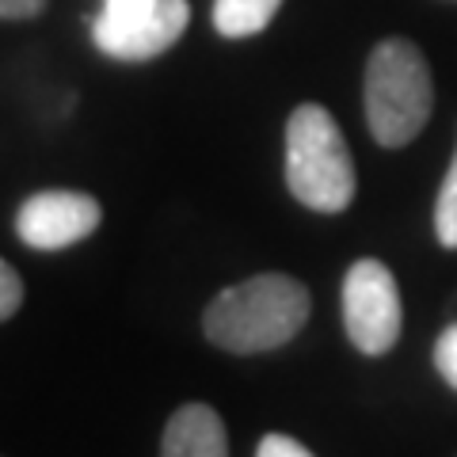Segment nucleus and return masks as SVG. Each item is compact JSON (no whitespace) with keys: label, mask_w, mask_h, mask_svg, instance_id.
<instances>
[{"label":"nucleus","mask_w":457,"mask_h":457,"mask_svg":"<svg viewBox=\"0 0 457 457\" xmlns=\"http://www.w3.org/2000/svg\"><path fill=\"white\" fill-rule=\"evenodd\" d=\"M366 126L378 145L400 149L416 141L435 111V80L423 50L408 38H385L366 62Z\"/></svg>","instance_id":"f03ea898"},{"label":"nucleus","mask_w":457,"mask_h":457,"mask_svg":"<svg viewBox=\"0 0 457 457\" xmlns=\"http://www.w3.org/2000/svg\"><path fill=\"white\" fill-rule=\"evenodd\" d=\"M282 0H213V27L225 38H252L275 20Z\"/></svg>","instance_id":"6e6552de"},{"label":"nucleus","mask_w":457,"mask_h":457,"mask_svg":"<svg viewBox=\"0 0 457 457\" xmlns=\"http://www.w3.org/2000/svg\"><path fill=\"white\" fill-rule=\"evenodd\" d=\"M343 328L362 354H385L396 347L404 309L393 270L381 260H359L343 278Z\"/></svg>","instance_id":"20e7f679"},{"label":"nucleus","mask_w":457,"mask_h":457,"mask_svg":"<svg viewBox=\"0 0 457 457\" xmlns=\"http://www.w3.org/2000/svg\"><path fill=\"white\" fill-rule=\"evenodd\" d=\"M20 305H23V278L16 275V267L0 260V320L16 317Z\"/></svg>","instance_id":"f8f14e48"},{"label":"nucleus","mask_w":457,"mask_h":457,"mask_svg":"<svg viewBox=\"0 0 457 457\" xmlns=\"http://www.w3.org/2000/svg\"><path fill=\"white\" fill-rule=\"evenodd\" d=\"M161 0H104V12L96 16V23L107 27H134L141 20H149Z\"/></svg>","instance_id":"9d476101"},{"label":"nucleus","mask_w":457,"mask_h":457,"mask_svg":"<svg viewBox=\"0 0 457 457\" xmlns=\"http://www.w3.org/2000/svg\"><path fill=\"white\" fill-rule=\"evenodd\" d=\"M435 237L442 248H457V149H453V161L446 168V179H442V191L435 203Z\"/></svg>","instance_id":"1a4fd4ad"},{"label":"nucleus","mask_w":457,"mask_h":457,"mask_svg":"<svg viewBox=\"0 0 457 457\" xmlns=\"http://www.w3.org/2000/svg\"><path fill=\"white\" fill-rule=\"evenodd\" d=\"M104 210L92 195L84 191H38L31 195L16 213V233L27 248L35 252H62L73 248L77 240L92 237Z\"/></svg>","instance_id":"39448f33"},{"label":"nucleus","mask_w":457,"mask_h":457,"mask_svg":"<svg viewBox=\"0 0 457 457\" xmlns=\"http://www.w3.org/2000/svg\"><path fill=\"white\" fill-rule=\"evenodd\" d=\"M354 161L343 130L320 104H302L286 122V187L302 206L339 213L354 198Z\"/></svg>","instance_id":"7ed1b4c3"},{"label":"nucleus","mask_w":457,"mask_h":457,"mask_svg":"<svg viewBox=\"0 0 457 457\" xmlns=\"http://www.w3.org/2000/svg\"><path fill=\"white\" fill-rule=\"evenodd\" d=\"M435 366H438L442 381H446L450 389H457V324H450L446 332L438 336V343H435Z\"/></svg>","instance_id":"9b49d317"},{"label":"nucleus","mask_w":457,"mask_h":457,"mask_svg":"<svg viewBox=\"0 0 457 457\" xmlns=\"http://www.w3.org/2000/svg\"><path fill=\"white\" fill-rule=\"evenodd\" d=\"M309 290L290 275H255L206 305V339L233 354H263L290 343L309 320Z\"/></svg>","instance_id":"f257e3e1"},{"label":"nucleus","mask_w":457,"mask_h":457,"mask_svg":"<svg viewBox=\"0 0 457 457\" xmlns=\"http://www.w3.org/2000/svg\"><path fill=\"white\" fill-rule=\"evenodd\" d=\"M161 457H228V435L210 404H183L168 420Z\"/></svg>","instance_id":"0eeeda50"},{"label":"nucleus","mask_w":457,"mask_h":457,"mask_svg":"<svg viewBox=\"0 0 457 457\" xmlns=\"http://www.w3.org/2000/svg\"><path fill=\"white\" fill-rule=\"evenodd\" d=\"M46 0H0V20H35Z\"/></svg>","instance_id":"4468645a"},{"label":"nucleus","mask_w":457,"mask_h":457,"mask_svg":"<svg viewBox=\"0 0 457 457\" xmlns=\"http://www.w3.org/2000/svg\"><path fill=\"white\" fill-rule=\"evenodd\" d=\"M191 23V4L187 0H161L149 20H141L134 27H107L92 20V38L107 57L119 62H149V57L171 50L179 42V35Z\"/></svg>","instance_id":"423d86ee"},{"label":"nucleus","mask_w":457,"mask_h":457,"mask_svg":"<svg viewBox=\"0 0 457 457\" xmlns=\"http://www.w3.org/2000/svg\"><path fill=\"white\" fill-rule=\"evenodd\" d=\"M255 457H312V453L297 438H290V435H263Z\"/></svg>","instance_id":"ddd939ff"}]
</instances>
